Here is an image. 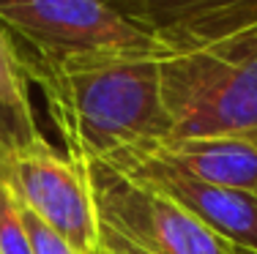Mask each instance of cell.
I'll return each instance as SVG.
<instances>
[{
    "mask_svg": "<svg viewBox=\"0 0 257 254\" xmlns=\"http://www.w3.org/2000/svg\"><path fill=\"white\" fill-rule=\"evenodd\" d=\"M22 52V50H20ZM66 153L79 164L173 137L159 55L39 58L22 52Z\"/></svg>",
    "mask_w": 257,
    "mask_h": 254,
    "instance_id": "1",
    "label": "cell"
},
{
    "mask_svg": "<svg viewBox=\"0 0 257 254\" xmlns=\"http://www.w3.org/2000/svg\"><path fill=\"white\" fill-rule=\"evenodd\" d=\"M173 137H257V58L232 47L170 52L159 63Z\"/></svg>",
    "mask_w": 257,
    "mask_h": 254,
    "instance_id": "2",
    "label": "cell"
},
{
    "mask_svg": "<svg viewBox=\"0 0 257 254\" xmlns=\"http://www.w3.org/2000/svg\"><path fill=\"white\" fill-rule=\"evenodd\" d=\"M0 28L39 58L170 55V47L109 0H0Z\"/></svg>",
    "mask_w": 257,
    "mask_h": 254,
    "instance_id": "3",
    "label": "cell"
},
{
    "mask_svg": "<svg viewBox=\"0 0 257 254\" xmlns=\"http://www.w3.org/2000/svg\"><path fill=\"white\" fill-rule=\"evenodd\" d=\"M99 216V232L140 254H232V246L186 208L120 175L104 161L85 164Z\"/></svg>",
    "mask_w": 257,
    "mask_h": 254,
    "instance_id": "4",
    "label": "cell"
},
{
    "mask_svg": "<svg viewBox=\"0 0 257 254\" xmlns=\"http://www.w3.org/2000/svg\"><path fill=\"white\" fill-rule=\"evenodd\" d=\"M0 178L22 208L63 235L79 254H99V216L85 164L41 137L0 153Z\"/></svg>",
    "mask_w": 257,
    "mask_h": 254,
    "instance_id": "5",
    "label": "cell"
},
{
    "mask_svg": "<svg viewBox=\"0 0 257 254\" xmlns=\"http://www.w3.org/2000/svg\"><path fill=\"white\" fill-rule=\"evenodd\" d=\"M93 164V161H90ZM104 164L118 169L120 175L148 186L159 194L170 197L186 208L197 221H203L208 229L227 240L232 249L257 251V194L243 189H227V186H213L203 180L186 178L173 169H164L132 150L104 159Z\"/></svg>",
    "mask_w": 257,
    "mask_h": 254,
    "instance_id": "6",
    "label": "cell"
},
{
    "mask_svg": "<svg viewBox=\"0 0 257 254\" xmlns=\"http://www.w3.org/2000/svg\"><path fill=\"white\" fill-rule=\"evenodd\" d=\"M170 52L203 50L257 28V0H109Z\"/></svg>",
    "mask_w": 257,
    "mask_h": 254,
    "instance_id": "7",
    "label": "cell"
},
{
    "mask_svg": "<svg viewBox=\"0 0 257 254\" xmlns=\"http://www.w3.org/2000/svg\"><path fill=\"white\" fill-rule=\"evenodd\" d=\"M126 150L186 178L257 194V137H167Z\"/></svg>",
    "mask_w": 257,
    "mask_h": 254,
    "instance_id": "8",
    "label": "cell"
},
{
    "mask_svg": "<svg viewBox=\"0 0 257 254\" xmlns=\"http://www.w3.org/2000/svg\"><path fill=\"white\" fill-rule=\"evenodd\" d=\"M41 140L30 104V77L20 44L0 28V153H11Z\"/></svg>",
    "mask_w": 257,
    "mask_h": 254,
    "instance_id": "9",
    "label": "cell"
},
{
    "mask_svg": "<svg viewBox=\"0 0 257 254\" xmlns=\"http://www.w3.org/2000/svg\"><path fill=\"white\" fill-rule=\"evenodd\" d=\"M0 254H33L17 197L0 178Z\"/></svg>",
    "mask_w": 257,
    "mask_h": 254,
    "instance_id": "10",
    "label": "cell"
},
{
    "mask_svg": "<svg viewBox=\"0 0 257 254\" xmlns=\"http://www.w3.org/2000/svg\"><path fill=\"white\" fill-rule=\"evenodd\" d=\"M20 210H22V221H25L33 254H79L63 235H58L52 227H47L36 213H30L28 208H22V205H20Z\"/></svg>",
    "mask_w": 257,
    "mask_h": 254,
    "instance_id": "11",
    "label": "cell"
},
{
    "mask_svg": "<svg viewBox=\"0 0 257 254\" xmlns=\"http://www.w3.org/2000/svg\"><path fill=\"white\" fill-rule=\"evenodd\" d=\"M99 254H140V251H134L128 243L112 238V235L99 232Z\"/></svg>",
    "mask_w": 257,
    "mask_h": 254,
    "instance_id": "12",
    "label": "cell"
},
{
    "mask_svg": "<svg viewBox=\"0 0 257 254\" xmlns=\"http://www.w3.org/2000/svg\"><path fill=\"white\" fill-rule=\"evenodd\" d=\"M224 47H232V50H241V52H249V55L257 58V28L249 30V33L238 36V39H230V41H222ZM219 47V44H216Z\"/></svg>",
    "mask_w": 257,
    "mask_h": 254,
    "instance_id": "13",
    "label": "cell"
},
{
    "mask_svg": "<svg viewBox=\"0 0 257 254\" xmlns=\"http://www.w3.org/2000/svg\"><path fill=\"white\" fill-rule=\"evenodd\" d=\"M232 254H257V251H246V249H232Z\"/></svg>",
    "mask_w": 257,
    "mask_h": 254,
    "instance_id": "14",
    "label": "cell"
}]
</instances>
